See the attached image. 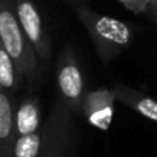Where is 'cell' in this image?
I'll use <instances>...</instances> for the list:
<instances>
[{"label":"cell","mask_w":157,"mask_h":157,"mask_svg":"<svg viewBox=\"0 0 157 157\" xmlns=\"http://www.w3.org/2000/svg\"><path fill=\"white\" fill-rule=\"evenodd\" d=\"M0 45L10 54L17 71L29 83L39 80V56L26 39L10 0H0Z\"/></svg>","instance_id":"1"},{"label":"cell","mask_w":157,"mask_h":157,"mask_svg":"<svg viewBox=\"0 0 157 157\" xmlns=\"http://www.w3.org/2000/svg\"><path fill=\"white\" fill-rule=\"evenodd\" d=\"M75 13L90 34L97 56L103 63L116 59L131 43L132 31L128 23L111 16L96 13L90 8H78Z\"/></svg>","instance_id":"2"},{"label":"cell","mask_w":157,"mask_h":157,"mask_svg":"<svg viewBox=\"0 0 157 157\" xmlns=\"http://www.w3.org/2000/svg\"><path fill=\"white\" fill-rule=\"evenodd\" d=\"M42 149L39 157H72L74 152V123L72 111L57 99L49 116L42 126Z\"/></svg>","instance_id":"3"},{"label":"cell","mask_w":157,"mask_h":157,"mask_svg":"<svg viewBox=\"0 0 157 157\" xmlns=\"http://www.w3.org/2000/svg\"><path fill=\"white\" fill-rule=\"evenodd\" d=\"M56 78H57V90L59 99L72 111L82 113V100L85 96V83L82 69L74 56V51L66 46L60 56L56 66Z\"/></svg>","instance_id":"4"},{"label":"cell","mask_w":157,"mask_h":157,"mask_svg":"<svg viewBox=\"0 0 157 157\" xmlns=\"http://www.w3.org/2000/svg\"><path fill=\"white\" fill-rule=\"evenodd\" d=\"M14 13L39 59L42 62H48L52 51L51 40L45 31V25L36 3L33 0H14Z\"/></svg>","instance_id":"5"},{"label":"cell","mask_w":157,"mask_h":157,"mask_svg":"<svg viewBox=\"0 0 157 157\" xmlns=\"http://www.w3.org/2000/svg\"><path fill=\"white\" fill-rule=\"evenodd\" d=\"M116 94L113 90L99 88L90 93H85L82 100V113L90 125L108 131L113 122Z\"/></svg>","instance_id":"6"},{"label":"cell","mask_w":157,"mask_h":157,"mask_svg":"<svg viewBox=\"0 0 157 157\" xmlns=\"http://www.w3.org/2000/svg\"><path fill=\"white\" fill-rule=\"evenodd\" d=\"M16 108L11 93L0 90V157H11L16 140Z\"/></svg>","instance_id":"7"},{"label":"cell","mask_w":157,"mask_h":157,"mask_svg":"<svg viewBox=\"0 0 157 157\" xmlns=\"http://www.w3.org/2000/svg\"><path fill=\"white\" fill-rule=\"evenodd\" d=\"M114 94H116V100L123 103L125 106L134 109L136 113H139L140 116L152 120L157 123V100L139 93L126 85H116L113 88Z\"/></svg>","instance_id":"8"},{"label":"cell","mask_w":157,"mask_h":157,"mask_svg":"<svg viewBox=\"0 0 157 157\" xmlns=\"http://www.w3.org/2000/svg\"><path fill=\"white\" fill-rule=\"evenodd\" d=\"M14 123H16V137L31 134V132L42 129L39 97L29 96V97H25L19 103V106L16 108Z\"/></svg>","instance_id":"9"},{"label":"cell","mask_w":157,"mask_h":157,"mask_svg":"<svg viewBox=\"0 0 157 157\" xmlns=\"http://www.w3.org/2000/svg\"><path fill=\"white\" fill-rule=\"evenodd\" d=\"M20 82L22 77L17 71L16 63L0 45V90L6 93H14L20 86Z\"/></svg>","instance_id":"10"},{"label":"cell","mask_w":157,"mask_h":157,"mask_svg":"<svg viewBox=\"0 0 157 157\" xmlns=\"http://www.w3.org/2000/svg\"><path fill=\"white\" fill-rule=\"evenodd\" d=\"M42 129L31 134L17 136L14 140L11 157H39L42 149Z\"/></svg>","instance_id":"11"},{"label":"cell","mask_w":157,"mask_h":157,"mask_svg":"<svg viewBox=\"0 0 157 157\" xmlns=\"http://www.w3.org/2000/svg\"><path fill=\"white\" fill-rule=\"evenodd\" d=\"M119 2L125 8H128L129 11H132L134 14H140V13H145L151 6L152 0H119Z\"/></svg>","instance_id":"12"},{"label":"cell","mask_w":157,"mask_h":157,"mask_svg":"<svg viewBox=\"0 0 157 157\" xmlns=\"http://www.w3.org/2000/svg\"><path fill=\"white\" fill-rule=\"evenodd\" d=\"M151 11L154 13V16H155V19H157V2H151Z\"/></svg>","instance_id":"13"},{"label":"cell","mask_w":157,"mask_h":157,"mask_svg":"<svg viewBox=\"0 0 157 157\" xmlns=\"http://www.w3.org/2000/svg\"><path fill=\"white\" fill-rule=\"evenodd\" d=\"M152 2H157V0H152Z\"/></svg>","instance_id":"14"}]
</instances>
